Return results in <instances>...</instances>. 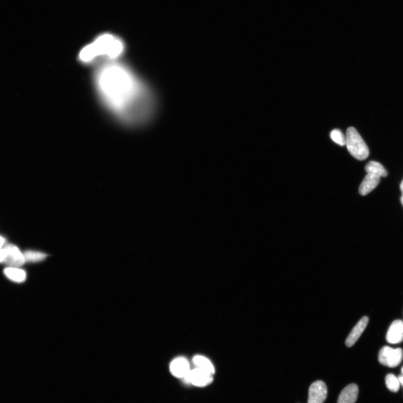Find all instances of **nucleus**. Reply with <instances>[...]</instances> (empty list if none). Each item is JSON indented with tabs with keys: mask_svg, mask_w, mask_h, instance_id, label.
<instances>
[{
	"mask_svg": "<svg viewBox=\"0 0 403 403\" xmlns=\"http://www.w3.org/2000/svg\"><path fill=\"white\" fill-rule=\"evenodd\" d=\"M101 98L121 121L132 126L149 122L156 110V99L150 88L124 65L111 62L95 75Z\"/></svg>",
	"mask_w": 403,
	"mask_h": 403,
	"instance_id": "obj_1",
	"label": "nucleus"
},
{
	"mask_svg": "<svg viewBox=\"0 0 403 403\" xmlns=\"http://www.w3.org/2000/svg\"><path fill=\"white\" fill-rule=\"evenodd\" d=\"M123 42L112 34H104L82 49L79 59L85 64H90L98 59H107L113 61L119 58L123 53Z\"/></svg>",
	"mask_w": 403,
	"mask_h": 403,
	"instance_id": "obj_2",
	"label": "nucleus"
},
{
	"mask_svg": "<svg viewBox=\"0 0 403 403\" xmlns=\"http://www.w3.org/2000/svg\"><path fill=\"white\" fill-rule=\"evenodd\" d=\"M345 138V145L353 157L360 161L368 158L369 156V148L355 128H349L346 132Z\"/></svg>",
	"mask_w": 403,
	"mask_h": 403,
	"instance_id": "obj_3",
	"label": "nucleus"
},
{
	"mask_svg": "<svg viewBox=\"0 0 403 403\" xmlns=\"http://www.w3.org/2000/svg\"><path fill=\"white\" fill-rule=\"evenodd\" d=\"M403 351L401 349H393L388 346L382 347L379 354V362L389 368L399 366L402 360Z\"/></svg>",
	"mask_w": 403,
	"mask_h": 403,
	"instance_id": "obj_4",
	"label": "nucleus"
},
{
	"mask_svg": "<svg viewBox=\"0 0 403 403\" xmlns=\"http://www.w3.org/2000/svg\"><path fill=\"white\" fill-rule=\"evenodd\" d=\"M4 248L6 254L4 264L9 267H20L25 263L23 253L15 245L6 244Z\"/></svg>",
	"mask_w": 403,
	"mask_h": 403,
	"instance_id": "obj_5",
	"label": "nucleus"
},
{
	"mask_svg": "<svg viewBox=\"0 0 403 403\" xmlns=\"http://www.w3.org/2000/svg\"><path fill=\"white\" fill-rule=\"evenodd\" d=\"M185 380L197 387L209 385L212 381V374L199 368L190 370L185 377Z\"/></svg>",
	"mask_w": 403,
	"mask_h": 403,
	"instance_id": "obj_6",
	"label": "nucleus"
},
{
	"mask_svg": "<svg viewBox=\"0 0 403 403\" xmlns=\"http://www.w3.org/2000/svg\"><path fill=\"white\" fill-rule=\"evenodd\" d=\"M327 390L322 381L313 382L308 392V403H323L326 399Z\"/></svg>",
	"mask_w": 403,
	"mask_h": 403,
	"instance_id": "obj_7",
	"label": "nucleus"
},
{
	"mask_svg": "<svg viewBox=\"0 0 403 403\" xmlns=\"http://www.w3.org/2000/svg\"><path fill=\"white\" fill-rule=\"evenodd\" d=\"M387 341L391 344H398L403 341V322L401 320L394 321L390 326L387 335Z\"/></svg>",
	"mask_w": 403,
	"mask_h": 403,
	"instance_id": "obj_8",
	"label": "nucleus"
},
{
	"mask_svg": "<svg viewBox=\"0 0 403 403\" xmlns=\"http://www.w3.org/2000/svg\"><path fill=\"white\" fill-rule=\"evenodd\" d=\"M170 370L174 376L185 378L190 372V364L186 358L179 357L172 362Z\"/></svg>",
	"mask_w": 403,
	"mask_h": 403,
	"instance_id": "obj_9",
	"label": "nucleus"
},
{
	"mask_svg": "<svg viewBox=\"0 0 403 403\" xmlns=\"http://www.w3.org/2000/svg\"><path fill=\"white\" fill-rule=\"evenodd\" d=\"M369 320L368 317H364L359 321L358 323L353 328L347 339H346L345 345L347 347H351L355 344L364 329H366Z\"/></svg>",
	"mask_w": 403,
	"mask_h": 403,
	"instance_id": "obj_10",
	"label": "nucleus"
},
{
	"mask_svg": "<svg viewBox=\"0 0 403 403\" xmlns=\"http://www.w3.org/2000/svg\"><path fill=\"white\" fill-rule=\"evenodd\" d=\"M380 177L375 175L368 174L365 176L359 188V193L361 196H364L372 192L379 184Z\"/></svg>",
	"mask_w": 403,
	"mask_h": 403,
	"instance_id": "obj_11",
	"label": "nucleus"
},
{
	"mask_svg": "<svg viewBox=\"0 0 403 403\" xmlns=\"http://www.w3.org/2000/svg\"><path fill=\"white\" fill-rule=\"evenodd\" d=\"M358 395V388L356 384L351 383L346 387L340 394L338 403H355Z\"/></svg>",
	"mask_w": 403,
	"mask_h": 403,
	"instance_id": "obj_12",
	"label": "nucleus"
},
{
	"mask_svg": "<svg viewBox=\"0 0 403 403\" xmlns=\"http://www.w3.org/2000/svg\"><path fill=\"white\" fill-rule=\"evenodd\" d=\"M4 274L12 281L23 282L27 279L26 272L24 270L15 267H8L4 270Z\"/></svg>",
	"mask_w": 403,
	"mask_h": 403,
	"instance_id": "obj_13",
	"label": "nucleus"
},
{
	"mask_svg": "<svg viewBox=\"0 0 403 403\" xmlns=\"http://www.w3.org/2000/svg\"><path fill=\"white\" fill-rule=\"evenodd\" d=\"M365 171L368 174L375 175L379 177H387L388 175L387 170L380 163L374 161L368 163L365 167Z\"/></svg>",
	"mask_w": 403,
	"mask_h": 403,
	"instance_id": "obj_14",
	"label": "nucleus"
},
{
	"mask_svg": "<svg viewBox=\"0 0 403 403\" xmlns=\"http://www.w3.org/2000/svg\"><path fill=\"white\" fill-rule=\"evenodd\" d=\"M193 362L197 368L203 370L212 375L215 373V369L209 359L204 356H196L193 358Z\"/></svg>",
	"mask_w": 403,
	"mask_h": 403,
	"instance_id": "obj_15",
	"label": "nucleus"
},
{
	"mask_svg": "<svg viewBox=\"0 0 403 403\" xmlns=\"http://www.w3.org/2000/svg\"><path fill=\"white\" fill-rule=\"evenodd\" d=\"M25 263L41 262L45 259L47 255L39 251L28 250L23 253Z\"/></svg>",
	"mask_w": 403,
	"mask_h": 403,
	"instance_id": "obj_16",
	"label": "nucleus"
},
{
	"mask_svg": "<svg viewBox=\"0 0 403 403\" xmlns=\"http://www.w3.org/2000/svg\"><path fill=\"white\" fill-rule=\"evenodd\" d=\"M386 386L390 391L394 393L398 392L400 387L398 377L394 374H389L386 376Z\"/></svg>",
	"mask_w": 403,
	"mask_h": 403,
	"instance_id": "obj_17",
	"label": "nucleus"
},
{
	"mask_svg": "<svg viewBox=\"0 0 403 403\" xmlns=\"http://www.w3.org/2000/svg\"><path fill=\"white\" fill-rule=\"evenodd\" d=\"M332 140L340 146H345L346 144L345 136L341 130L338 129L333 130L331 133Z\"/></svg>",
	"mask_w": 403,
	"mask_h": 403,
	"instance_id": "obj_18",
	"label": "nucleus"
},
{
	"mask_svg": "<svg viewBox=\"0 0 403 403\" xmlns=\"http://www.w3.org/2000/svg\"><path fill=\"white\" fill-rule=\"evenodd\" d=\"M6 256V251L4 247L0 248V263H4Z\"/></svg>",
	"mask_w": 403,
	"mask_h": 403,
	"instance_id": "obj_19",
	"label": "nucleus"
},
{
	"mask_svg": "<svg viewBox=\"0 0 403 403\" xmlns=\"http://www.w3.org/2000/svg\"><path fill=\"white\" fill-rule=\"evenodd\" d=\"M5 245H6L5 239L2 236H0V248H3Z\"/></svg>",
	"mask_w": 403,
	"mask_h": 403,
	"instance_id": "obj_20",
	"label": "nucleus"
},
{
	"mask_svg": "<svg viewBox=\"0 0 403 403\" xmlns=\"http://www.w3.org/2000/svg\"><path fill=\"white\" fill-rule=\"evenodd\" d=\"M398 379L400 383V386H401L403 387V375H400L398 377Z\"/></svg>",
	"mask_w": 403,
	"mask_h": 403,
	"instance_id": "obj_21",
	"label": "nucleus"
},
{
	"mask_svg": "<svg viewBox=\"0 0 403 403\" xmlns=\"http://www.w3.org/2000/svg\"><path fill=\"white\" fill-rule=\"evenodd\" d=\"M400 191H401V193H402V196H403V180L401 182V184H400Z\"/></svg>",
	"mask_w": 403,
	"mask_h": 403,
	"instance_id": "obj_22",
	"label": "nucleus"
},
{
	"mask_svg": "<svg viewBox=\"0 0 403 403\" xmlns=\"http://www.w3.org/2000/svg\"><path fill=\"white\" fill-rule=\"evenodd\" d=\"M400 200H401V204H402V206H403V196H401V198H400Z\"/></svg>",
	"mask_w": 403,
	"mask_h": 403,
	"instance_id": "obj_23",
	"label": "nucleus"
},
{
	"mask_svg": "<svg viewBox=\"0 0 403 403\" xmlns=\"http://www.w3.org/2000/svg\"><path fill=\"white\" fill-rule=\"evenodd\" d=\"M401 373H402V375H403V367L401 368Z\"/></svg>",
	"mask_w": 403,
	"mask_h": 403,
	"instance_id": "obj_24",
	"label": "nucleus"
}]
</instances>
